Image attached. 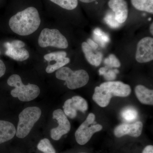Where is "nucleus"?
<instances>
[{
    "label": "nucleus",
    "mask_w": 153,
    "mask_h": 153,
    "mask_svg": "<svg viewBox=\"0 0 153 153\" xmlns=\"http://www.w3.org/2000/svg\"><path fill=\"white\" fill-rule=\"evenodd\" d=\"M87 43L94 50H96L98 48V44L90 38L87 39Z\"/></svg>",
    "instance_id": "obj_29"
},
{
    "label": "nucleus",
    "mask_w": 153,
    "mask_h": 153,
    "mask_svg": "<svg viewBox=\"0 0 153 153\" xmlns=\"http://www.w3.org/2000/svg\"><path fill=\"white\" fill-rule=\"evenodd\" d=\"M135 93L140 102L143 104L153 105V91L149 89L144 85H137Z\"/></svg>",
    "instance_id": "obj_17"
},
{
    "label": "nucleus",
    "mask_w": 153,
    "mask_h": 153,
    "mask_svg": "<svg viewBox=\"0 0 153 153\" xmlns=\"http://www.w3.org/2000/svg\"><path fill=\"white\" fill-rule=\"evenodd\" d=\"M93 33L94 35L97 36H100L103 34L104 32H102L99 28H96L95 30H94Z\"/></svg>",
    "instance_id": "obj_33"
},
{
    "label": "nucleus",
    "mask_w": 153,
    "mask_h": 153,
    "mask_svg": "<svg viewBox=\"0 0 153 153\" xmlns=\"http://www.w3.org/2000/svg\"><path fill=\"white\" fill-rule=\"evenodd\" d=\"M150 32L151 34L152 35H153V24H152L150 26Z\"/></svg>",
    "instance_id": "obj_35"
},
{
    "label": "nucleus",
    "mask_w": 153,
    "mask_h": 153,
    "mask_svg": "<svg viewBox=\"0 0 153 153\" xmlns=\"http://www.w3.org/2000/svg\"></svg>",
    "instance_id": "obj_38"
},
{
    "label": "nucleus",
    "mask_w": 153,
    "mask_h": 153,
    "mask_svg": "<svg viewBox=\"0 0 153 153\" xmlns=\"http://www.w3.org/2000/svg\"><path fill=\"white\" fill-rule=\"evenodd\" d=\"M108 5L115 13V18L120 24L126 22L128 16V7L125 0H109Z\"/></svg>",
    "instance_id": "obj_12"
},
{
    "label": "nucleus",
    "mask_w": 153,
    "mask_h": 153,
    "mask_svg": "<svg viewBox=\"0 0 153 153\" xmlns=\"http://www.w3.org/2000/svg\"><path fill=\"white\" fill-rule=\"evenodd\" d=\"M79 1L83 3H89L94 1H96V0H79Z\"/></svg>",
    "instance_id": "obj_34"
},
{
    "label": "nucleus",
    "mask_w": 153,
    "mask_h": 153,
    "mask_svg": "<svg viewBox=\"0 0 153 153\" xmlns=\"http://www.w3.org/2000/svg\"><path fill=\"white\" fill-rule=\"evenodd\" d=\"M94 38L97 42V44H100V46L102 47H104L107 43H108L110 41L109 36L104 33L100 36L94 35Z\"/></svg>",
    "instance_id": "obj_25"
},
{
    "label": "nucleus",
    "mask_w": 153,
    "mask_h": 153,
    "mask_svg": "<svg viewBox=\"0 0 153 153\" xmlns=\"http://www.w3.org/2000/svg\"><path fill=\"white\" fill-rule=\"evenodd\" d=\"M134 7L138 10L153 13V0H131Z\"/></svg>",
    "instance_id": "obj_18"
},
{
    "label": "nucleus",
    "mask_w": 153,
    "mask_h": 153,
    "mask_svg": "<svg viewBox=\"0 0 153 153\" xmlns=\"http://www.w3.org/2000/svg\"><path fill=\"white\" fill-rule=\"evenodd\" d=\"M95 119V115L90 113L86 120L76 130L75 137L76 142L80 145L87 143L93 135L102 130V126L98 124H93Z\"/></svg>",
    "instance_id": "obj_6"
},
{
    "label": "nucleus",
    "mask_w": 153,
    "mask_h": 153,
    "mask_svg": "<svg viewBox=\"0 0 153 153\" xmlns=\"http://www.w3.org/2000/svg\"><path fill=\"white\" fill-rule=\"evenodd\" d=\"M70 59L68 57H65L55 63L48 65L46 68V71L47 73H52L54 71L60 69L70 62Z\"/></svg>",
    "instance_id": "obj_21"
},
{
    "label": "nucleus",
    "mask_w": 153,
    "mask_h": 153,
    "mask_svg": "<svg viewBox=\"0 0 153 153\" xmlns=\"http://www.w3.org/2000/svg\"><path fill=\"white\" fill-rule=\"evenodd\" d=\"M16 133V128L13 123L0 120V144L13 139Z\"/></svg>",
    "instance_id": "obj_15"
},
{
    "label": "nucleus",
    "mask_w": 153,
    "mask_h": 153,
    "mask_svg": "<svg viewBox=\"0 0 153 153\" xmlns=\"http://www.w3.org/2000/svg\"><path fill=\"white\" fill-rule=\"evenodd\" d=\"M58 79L66 81V86L69 89H75L85 86L87 84L89 76L87 71L83 69L73 71L67 67H63L56 72Z\"/></svg>",
    "instance_id": "obj_3"
},
{
    "label": "nucleus",
    "mask_w": 153,
    "mask_h": 153,
    "mask_svg": "<svg viewBox=\"0 0 153 153\" xmlns=\"http://www.w3.org/2000/svg\"><path fill=\"white\" fill-rule=\"evenodd\" d=\"M109 67L108 66H106L105 67H102V68H100L99 70V73L100 75H103L106 72V71L108 70Z\"/></svg>",
    "instance_id": "obj_32"
},
{
    "label": "nucleus",
    "mask_w": 153,
    "mask_h": 153,
    "mask_svg": "<svg viewBox=\"0 0 153 153\" xmlns=\"http://www.w3.org/2000/svg\"><path fill=\"white\" fill-rule=\"evenodd\" d=\"M142 153H153V146L152 145H149L145 148Z\"/></svg>",
    "instance_id": "obj_31"
},
{
    "label": "nucleus",
    "mask_w": 153,
    "mask_h": 153,
    "mask_svg": "<svg viewBox=\"0 0 153 153\" xmlns=\"http://www.w3.org/2000/svg\"><path fill=\"white\" fill-rule=\"evenodd\" d=\"M136 60L140 63L150 62L153 60V38L147 37L140 40L137 45Z\"/></svg>",
    "instance_id": "obj_8"
},
{
    "label": "nucleus",
    "mask_w": 153,
    "mask_h": 153,
    "mask_svg": "<svg viewBox=\"0 0 153 153\" xmlns=\"http://www.w3.org/2000/svg\"><path fill=\"white\" fill-rule=\"evenodd\" d=\"M7 82L10 86L15 87L11 91V95L14 97H17L20 101H31L37 98L40 94V89L38 86L32 84L24 85L21 77L18 74L11 75Z\"/></svg>",
    "instance_id": "obj_2"
},
{
    "label": "nucleus",
    "mask_w": 153,
    "mask_h": 153,
    "mask_svg": "<svg viewBox=\"0 0 153 153\" xmlns=\"http://www.w3.org/2000/svg\"><path fill=\"white\" fill-rule=\"evenodd\" d=\"M6 68L5 65L2 60H0V77L2 76L5 73Z\"/></svg>",
    "instance_id": "obj_30"
},
{
    "label": "nucleus",
    "mask_w": 153,
    "mask_h": 153,
    "mask_svg": "<svg viewBox=\"0 0 153 153\" xmlns=\"http://www.w3.org/2000/svg\"><path fill=\"white\" fill-rule=\"evenodd\" d=\"M4 46L6 48L5 55L14 60L18 61H25L30 57L29 52L25 48L14 47L9 42L5 43Z\"/></svg>",
    "instance_id": "obj_13"
},
{
    "label": "nucleus",
    "mask_w": 153,
    "mask_h": 153,
    "mask_svg": "<svg viewBox=\"0 0 153 153\" xmlns=\"http://www.w3.org/2000/svg\"><path fill=\"white\" fill-rule=\"evenodd\" d=\"M105 64L110 68H118L120 66L121 63L120 60L113 54H110L108 57L104 60Z\"/></svg>",
    "instance_id": "obj_24"
},
{
    "label": "nucleus",
    "mask_w": 153,
    "mask_h": 153,
    "mask_svg": "<svg viewBox=\"0 0 153 153\" xmlns=\"http://www.w3.org/2000/svg\"><path fill=\"white\" fill-rule=\"evenodd\" d=\"M52 118L56 120L58 123L57 127L52 128L51 130V138L55 140H58L63 135L70 131L71 125L64 112L60 109L54 111Z\"/></svg>",
    "instance_id": "obj_7"
},
{
    "label": "nucleus",
    "mask_w": 153,
    "mask_h": 153,
    "mask_svg": "<svg viewBox=\"0 0 153 153\" xmlns=\"http://www.w3.org/2000/svg\"><path fill=\"white\" fill-rule=\"evenodd\" d=\"M112 96L101 86H97L92 99L97 104L101 107H105L110 103Z\"/></svg>",
    "instance_id": "obj_16"
},
{
    "label": "nucleus",
    "mask_w": 153,
    "mask_h": 153,
    "mask_svg": "<svg viewBox=\"0 0 153 153\" xmlns=\"http://www.w3.org/2000/svg\"></svg>",
    "instance_id": "obj_37"
},
{
    "label": "nucleus",
    "mask_w": 153,
    "mask_h": 153,
    "mask_svg": "<svg viewBox=\"0 0 153 153\" xmlns=\"http://www.w3.org/2000/svg\"><path fill=\"white\" fill-rule=\"evenodd\" d=\"M38 44L42 48L52 47L64 49L68 47L67 39L59 30L49 28H45L41 31Z\"/></svg>",
    "instance_id": "obj_5"
},
{
    "label": "nucleus",
    "mask_w": 153,
    "mask_h": 153,
    "mask_svg": "<svg viewBox=\"0 0 153 153\" xmlns=\"http://www.w3.org/2000/svg\"><path fill=\"white\" fill-rule=\"evenodd\" d=\"M63 108L65 115L70 118L74 119L76 117L77 110L85 112L87 110L88 105L84 98L79 96H75L66 100Z\"/></svg>",
    "instance_id": "obj_9"
},
{
    "label": "nucleus",
    "mask_w": 153,
    "mask_h": 153,
    "mask_svg": "<svg viewBox=\"0 0 153 153\" xmlns=\"http://www.w3.org/2000/svg\"><path fill=\"white\" fill-rule=\"evenodd\" d=\"M121 116L126 121L130 122L136 120L138 116V113L133 107H126L122 110Z\"/></svg>",
    "instance_id": "obj_19"
},
{
    "label": "nucleus",
    "mask_w": 153,
    "mask_h": 153,
    "mask_svg": "<svg viewBox=\"0 0 153 153\" xmlns=\"http://www.w3.org/2000/svg\"><path fill=\"white\" fill-rule=\"evenodd\" d=\"M67 53L64 51H58L49 53L44 56V59L48 62L53 61L57 62L64 57H66Z\"/></svg>",
    "instance_id": "obj_23"
},
{
    "label": "nucleus",
    "mask_w": 153,
    "mask_h": 153,
    "mask_svg": "<svg viewBox=\"0 0 153 153\" xmlns=\"http://www.w3.org/2000/svg\"><path fill=\"white\" fill-rule=\"evenodd\" d=\"M62 8L67 10H73L78 5V0H50Z\"/></svg>",
    "instance_id": "obj_20"
},
{
    "label": "nucleus",
    "mask_w": 153,
    "mask_h": 153,
    "mask_svg": "<svg viewBox=\"0 0 153 153\" xmlns=\"http://www.w3.org/2000/svg\"><path fill=\"white\" fill-rule=\"evenodd\" d=\"M41 23L38 10L31 7L18 12L11 17L9 25L14 33L20 36H27L36 32Z\"/></svg>",
    "instance_id": "obj_1"
},
{
    "label": "nucleus",
    "mask_w": 153,
    "mask_h": 153,
    "mask_svg": "<svg viewBox=\"0 0 153 153\" xmlns=\"http://www.w3.org/2000/svg\"><path fill=\"white\" fill-rule=\"evenodd\" d=\"M100 86L108 91L112 96L126 97L131 91L129 85L121 81H108L102 83Z\"/></svg>",
    "instance_id": "obj_10"
},
{
    "label": "nucleus",
    "mask_w": 153,
    "mask_h": 153,
    "mask_svg": "<svg viewBox=\"0 0 153 153\" xmlns=\"http://www.w3.org/2000/svg\"><path fill=\"white\" fill-rule=\"evenodd\" d=\"M0 55H1V52H0Z\"/></svg>",
    "instance_id": "obj_36"
},
{
    "label": "nucleus",
    "mask_w": 153,
    "mask_h": 153,
    "mask_svg": "<svg viewBox=\"0 0 153 153\" xmlns=\"http://www.w3.org/2000/svg\"><path fill=\"white\" fill-rule=\"evenodd\" d=\"M38 149L44 153H56L55 149L51 144L50 141L47 138L41 140L38 144Z\"/></svg>",
    "instance_id": "obj_22"
},
{
    "label": "nucleus",
    "mask_w": 153,
    "mask_h": 153,
    "mask_svg": "<svg viewBox=\"0 0 153 153\" xmlns=\"http://www.w3.org/2000/svg\"><path fill=\"white\" fill-rule=\"evenodd\" d=\"M41 114V109L38 107H29L23 110L19 115L16 136L19 138L27 137L35 124L39 120Z\"/></svg>",
    "instance_id": "obj_4"
},
{
    "label": "nucleus",
    "mask_w": 153,
    "mask_h": 153,
    "mask_svg": "<svg viewBox=\"0 0 153 153\" xmlns=\"http://www.w3.org/2000/svg\"><path fill=\"white\" fill-rule=\"evenodd\" d=\"M11 44L14 47L22 48L25 47V44L23 41L20 40H14L10 42Z\"/></svg>",
    "instance_id": "obj_28"
},
{
    "label": "nucleus",
    "mask_w": 153,
    "mask_h": 153,
    "mask_svg": "<svg viewBox=\"0 0 153 153\" xmlns=\"http://www.w3.org/2000/svg\"><path fill=\"white\" fill-rule=\"evenodd\" d=\"M119 72L117 69L113 70H108L103 75L104 78L107 81H111L116 78L117 74Z\"/></svg>",
    "instance_id": "obj_27"
},
{
    "label": "nucleus",
    "mask_w": 153,
    "mask_h": 153,
    "mask_svg": "<svg viewBox=\"0 0 153 153\" xmlns=\"http://www.w3.org/2000/svg\"><path fill=\"white\" fill-rule=\"evenodd\" d=\"M143 128V124L141 122H136L131 124H122L115 128L114 134L118 138L126 135L137 137L141 134Z\"/></svg>",
    "instance_id": "obj_11"
},
{
    "label": "nucleus",
    "mask_w": 153,
    "mask_h": 153,
    "mask_svg": "<svg viewBox=\"0 0 153 153\" xmlns=\"http://www.w3.org/2000/svg\"><path fill=\"white\" fill-rule=\"evenodd\" d=\"M82 49L88 63L95 66L100 65L103 57L101 52H96V50L92 49L86 42L82 43Z\"/></svg>",
    "instance_id": "obj_14"
},
{
    "label": "nucleus",
    "mask_w": 153,
    "mask_h": 153,
    "mask_svg": "<svg viewBox=\"0 0 153 153\" xmlns=\"http://www.w3.org/2000/svg\"><path fill=\"white\" fill-rule=\"evenodd\" d=\"M104 19L107 24L111 27L117 28L120 25L116 20L115 16H114L111 14L107 15Z\"/></svg>",
    "instance_id": "obj_26"
}]
</instances>
